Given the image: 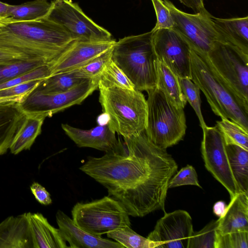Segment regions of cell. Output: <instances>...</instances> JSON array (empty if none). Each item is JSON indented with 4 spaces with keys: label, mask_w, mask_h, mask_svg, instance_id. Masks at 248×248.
I'll return each mask as SVG.
<instances>
[{
    "label": "cell",
    "mask_w": 248,
    "mask_h": 248,
    "mask_svg": "<svg viewBox=\"0 0 248 248\" xmlns=\"http://www.w3.org/2000/svg\"><path fill=\"white\" fill-rule=\"evenodd\" d=\"M123 139L102 156H88L79 170L106 187L129 216L165 212L168 185L177 171V163L166 149L151 142L145 130Z\"/></svg>",
    "instance_id": "1"
},
{
    "label": "cell",
    "mask_w": 248,
    "mask_h": 248,
    "mask_svg": "<svg viewBox=\"0 0 248 248\" xmlns=\"http://www.w3.org/2000/svg\"><path fill=\"white\" fill-rule=\"evenodd\" d=\"M75 40L48 17L30 21L0 18V49L25 55L49 66Z\"/></svg>",
    "instance_id": "2"
},
{
    "label": "cell",
    "mask_w": 248,
    "mask_h": 248,
    "mask_svg": "<svg viewBox=\"0 0 248 248\" xmlns=\"http://www.w3.org/2000/svg\"><path fill=\"white\" fill-rule=\"evenodd\" d=\"M154 31L124 37L113 46L111 60L139 91L156 87L157 58L154 49Z\"/></svg>",
    "instance_id": "3"
},
{
    "label": "cell",
    "mask_w": 248,
    "mask_h": 248,
    "mask_svg": "<svg viewBox=\"0 0 248 248\" xmlns=\"http://www.w3.org/2000/svg\"><path fill=\"white\" fill-rule=\"evenodd\" d=\"M99 101L114 132L126 138L145 130L147 104L141 91L98 86Z\"/></svg>",
    "instance_id": "4"
},
{
    "label": "cell",
    "mask_w": 248,
    "mask_h": 248,
    "mask_svg": "<svg viewBox=\"0 0 248 248\" xmlns=\"http://www.w3.org/2000/svg\"><path fill=\"white\" fill-rule=\"evenodd\" d=\"M191 80L201 90L214 113L248 130V113L201 55L191 49Z\"/></svg>",
    "instance_id": "5"
},
{
    "label": "cell",
    "mask_w": 248,
    "mask_h": 248,
    "mask_svg": "<svg viewBox=\"0 0 248 248\" xmlns=\"http://www.w3.org/2000/svg\"><path fill=\"white\" fill-rule=\"evenodd\" d=\"M147 92L146 134L155 145L166 150L178 143L186 134L184 108L174 106L156 87Z\"/></svg>",
    "instance_id": "6"
},
{
    "label": "cell",
    "mask_w": 248,
    "mask_h": 248,
    "mask_svg": "<svg viewBox=\"0 0 248 248\" xmlns=\"http://www.w3.org/2000/svg\"><path fill=\"white\" fill-rule=\"evenodd\" d=\"M200 55L248 113V54L232 45L217 41L206 55Z\"/></svg>",
    "instance_id": "7"
},
{
    "label": "cell",
    "mask_w": 248,
    "mask_h": 248,
    "mask_svg": "<svg viewBox=\"0 0 248 248\" xmlns=\"http://www.w3.org/2000/svg\"><path fill=\"white\" fill-rule=\"evenodd\" d=\"M71 215L78 227L95 236L131 227L129 215L125 207L108 195L89 202H77Z\"/></svg>",
    "instance_id": "8"
},
{
    "label": "cell",
    "mask_w": 248,
    "mask_h": 248,
    "mask_svg": "<svg viewBox=\"0 0 248 248\" xmlns=\"http://www.w3.org/2000/svg\"><path fill=\"white\" fill-rule=\"evenodd\" d=\"M163 1L173 18V29L197 54L206 55L216 42H224L209 12L188 14L178 9L169 0Z\"/></svg>",
    "instance_id": "9"
},
{
    "label": "cell",
    "mask_w": 248,
    "mask_h": 248,
    "mask_svg": "<svg viewBox=\"0 0 248 248\" xmlns=\"http://www.w3.org/2000/svg\"><path fill=\"white\" fill-rule=\"evenodd\" d=\"M98 77L85 80L71 90L63 93H45L36 88L27 93L19 102L26 115H38L46 117L81 104L98 89Z\"/></svg>",
    "instance_id": "10"
},
{
    "label": "cell",
    "mask_w": 248,
    "mask_h": 248,
    "mask_svg": "<svg viewBox=\"0 0 248 248\" xmlns=\"http://www.w3.org/2000/svg\"><path fill=\"white\" fill-rule=\"evenodd\" d=\"M48 18L61 25L75 40L106 41L113 40L111 33L84 14L71 0H55Z\"/></svg>",
    "instance_id": "11"
},
{
    "label": "cell",
    "mask_w": 248,
    "mask_h": 248,
    "mask_svg": "<svg viewBox=\"0 0 248 248\" xmlns=\"http://www.w3.org/2000/svg\"><path fill=\"white\" fill-rule=\"evenodd\" d=\"M201 145L206 169L226 189L231 199L239 193L230 168L223 136L216 125L203 129Z\"/></svg>",
    "instance_id": "12"
},
{
    "label": "cell",
    "mask_w": 248,
    "mask_h": 248,
    "mask_svg": "<svg viewBox=\"0 0 248 248\" xmlns=\"http://www.w3.org/2000/svg\"><path fill=\"white\" fill-rule=\"evenodd\" d=\"M152 41L158 61L164 63L179 78L191 79V49L178 32L173 29H159L154 31Z\"/></svg>",
    "instance_id": "13"
},
{
    "label": "cell",
    "mask_w": 248,
    "mask_h": 248,
    "mask_svg": "<svg viewBox=\"0 0 248 248\" xmlns=\"http://www.w3.org/2000/svg\"><path fill=\"white\" fill-rule=\"evenodd\" d=\"M192 221L189 214L185 210L165 212L147 238L152 242L154 248H188L194 232Z\"/></svg>",
    "instance_id": "14"
},
{
    "label": "cell",
    "mask_w": 248,
    "mask_h": 248,
    "mask_svg": "<svg viewBox=\"0 0 248 248\" xmlns=\"http://www.w3.org/2000/svg\"><path fill=\"white\" fill-rule=\"evenodd\" d=\"M115 42L113 39L106 41L75 40L49 66V76L78 69L111 48Z\"/></svg>",
    "instance_id": "15"
},
{
    "label": "cell",
    "mask_w": 248,
    "mask_h": 248,
    "mask_svg": "<svg viewBox=\"0 0 248 248\" xmlns=\"http://www.w3.org/2000/svg\"><path fill=\"white\" fill-rule=\"evenodd\" d=\"M59 229L71 248H124L119 243L95 236L84 231L62 211L56 214Z\"/></svg>",
    "instance_id": "16"
},
{
    "label": "cell",
    "mask_w": 248,
    "mask_h": 248,
    "mask_svg": "<svg viewBox=\"0 0 248 248\" xmlns=\"http://www.w3.org/2000/svg\"><path fill=\"white\" fill-rule=\"evenodd\" d=\"M62 127L65 133L79 147H90L108 152L118 144L114 133L107 123L99 124L90 129L85 130L62 124Z\"/></svg>",
    "instance_id": "17"
},
{
    "label": "cell",
    "mask_w": 248,
    "mask_h": 248,
    "mask_svg": "<svg viewBox=\"0 0 248 248\" xmlns=\"http://www.w3.org/2000/svg\"><path fill=\"white\" fill-rule=\"evenodd\" d=\"M23 97L0 99V156L9 149L26 116L19 103Z\"/></svg>",
    "instance_id": "18"
},
{
    "label": "cell",
    "mask_w": 248,
    "mask_h": 248,
    "mask_svg": "<svg viewBox=\"0 0 248 248\" xmlns=\"http://www.w3.org/2000/svg\"><path fill=\"white\" fill-rule=\"evenodd\" d=\"M0 248H33L28 213L8 217L0 223Z\"/></svg>",
    "instance_id": "19"
},
{
    "label": "cell",
    "mask_w": 248,
    "mask_h": 248,
    "mask_svg": "<svg viewBox=\"0 0 248 248\" xmlns=\"http://www.w3.org/2000/svg\"><path fill=\"white\" fill-rule=\"evenodd\" d=\"M248 232V193L239 192L231 199L223 215L218 218L217 232L225 234Z\"/></svg>",
    "instance_id": "20"
},
{
    "label": "cell",
    "mask_w": 248,
    "mask_h": 248,
    "mask_svg": "<svg viewBox=\"0 0 248 248\" xmlns=\"http://www.w3.org/2000/svg\"><path fill=\"white\" fill-rule=\"evenodd\" d=\"M33 248H67L60 231L41 213L28 212Z\"/></svg>",
    "instance_id": "21"
},
{
    "label": "cell",
    "mask_w": 248,
    "mask_h": 248,
    "mask_svg": "<svg viewBox=\"0 0 248 248\" xmlns=\"http://www.w3.org/2000/svg\"><path fill=\"white\" fill-rule=\"evenodd\" d=\"M215 27L224 43L240 49L248 54V16L220 18L213 16Z\"/></svg>",
    "instance_id": "22"
},
{
    "label": "cell",
    "mask_w": 248,
    "mask_h": 248,
    "mask_svg": "<svg viewBox=\"0 0 248 248\" xmlns=\"http://www.w3.org/2000/svg\"><path fill=\"white\" fill-rule=\"evenodd\" d=\"M156 68V87L174 106L184 108L187 101L182 92L179 77L164 63L158 60Z\"/></svg>",
    "instance_id": "23"
},
{
    "label": "cell",
    "mask_w": 248,
    "mask_h": 248,
    "mask_svg": "<svg viewBox=\"0 0 248 248\" xmlns=\"http://www.w3.org/2000/svg\"><path fill=\"white\" fill-rule=\"evenodd\" d=\"M46 117L38 115H26L18 132L14 138L9 150L14 155L30 150L41 134Z\"/></svg>",
    "instance_id": "24"
},
{
    "label": "cell",
    "mask_w": 248,
    "mask_h": 248,
    "mask_svg": "<svg viewBox=\"0 0 248 248\" xmlns=\"http://www.w3.org/2000/svg\"><path fill=\"white\" fill-rule=\"evenodd\" d=\"M230 168L239 192L248 193V150L235 144H226Z\"/></svg>",
    "instance_id": "25"
},
{
    "label": "cell",
    "mask_w": 248,
    "mask_h": 248,
    "mask_svg": "<svg viewBox=\"0 0 248 248\" xmlns=\"http://www.w3.org/2000/svg\"><path fill=\"white\" fill-rule=\"evenodd\" d=\"M52 3L46 0H34L19 5H9L6 18L17 21L35 20L47 17Z\"/></svg>",
    "instance_id": "26"
},
{
    "label": "cell",
    "mask_w": 248,
    "mask_h": 248,
    "mask_svg": "<svg viewBox=\"0 0 248 248\" xmlns=\"http://www.w3.org/2000/svg\"><path fill=\"white\" fill-rule=\"evenodd\" d=\"M87 79L79 78L72 71L57 74L42 80L36 89L45 93L67 92Z\"/></svg>",
    "instance_id": "27"
},
{
    "label": "cell",
    "mask_w": 248,
    "mask_h": 248,
    "mask_svg": "<svg viewBox=\"0 0 248 248\" xmlns=\"http://www.w3.org/2000/svg\"><path fill=\"white\" fill-rule=\"evenodd\" d=\"M216 126L221 133L226 144L238 145L248 150V130L227 118L217 121Z\"/></svg>",
    "instance_id": "28"
},
{
    "label": "cell",
    "mask_w": 248,
    "mask_h": 248,
    "mask_svg": "<svg viewBox=\"0 0 248 248\" xmlns=\"http://www.w3.org/2000/svg\"><path fill=\"white\" fill-rule=\"evenodd\" d=\"M98 86L135 89L130 80L111 59L98 76Z\"/></svg>",
    "instance_id": "29"
},
{
    "label": "cell",
    "mask_w": 248,
    "mask_h": 248,
    "mask_svg": "<svg viewBox=\"0 0 248 248\" xmlns=\"http://www.w3.org/2000/svg\"><path fill=\"white\" fill-rule=\"evenodd\" d=\"M108 237L127 248H154L153 244L147 238L138 234L130 227H126L107 233Z\"/></svg>",
    "instance_id": "30"
},
{
    "label": "cell",
    "mask_w": 248,
    "mask_h": 248,
    "mask_svg": "<svg viewBox=\"0 0 248 248\" xmlns=\"http://www.w3.org/2000/svg\"><path fill=\"white\" fill-rule=\"evenodd\" d=\"M112 47L113 46L72 72L75 76L83 79L98 77L107 63L111 59Z\"/></svg>",
    "instance_id": "31"
},
{
    "label": "cell",
    "mask_w": 248,
    "mask_h": 248,
    "mask_svg": "<svg viewBox=\"0 0 248 248\" xmlns=\"http://www.w3.org/2000/svg\"><path fill=\"white\" fill-rule=\"evenodd\" d=\"M218 219L212 220L201 230L193 232L188 248H215Z\"/></svg>",
    "instance_id": "32"
},
{
    "label": "cell",
    "mask_w": 248,
    "mask_h": 248,
    "mask_svg": "<svg viewBox=\"0 0 248 248\" xmlns=\"http://www.w3.org/2000/svg\"><path fill=\"white\" fill-rule=\"evenodd\" d=\"M179 79L182 92L186 100L195 111L202 129L206 126V124L204 121L201 108L200 89L190 78H179Z\"/></svg>",
    "instance_id": "33"
},
{
    "label": "cell",
    "mask_w": 248,
    "mask_h": 248,
    "mask_svg": "<svg viewBox=\"0 0 248 248\" xmlns=\"http://www.w3.org/2000/svg\"><path fill=\"white\" fill-rule=\"evenodd\" d=\"M44 65L46 64L40 61H21L0 65V84Z\"/></svg>",
    "instance_id": "34"
},
{
    "label": "cell",
    "mask_w": 248,
    "mask_h": 248,
    "mask_svg": "<svg viewBox=\"0 0 248 248\" xmlns=\"http://www.w3.org/2000/svg\"><path fill=\"white\" fill-rule=\"evenodd\" d=\"M215 248H248V232H217Z\"/></svg>",
    "instance_id": "35"
},
{
    "label": "cell",
    "mask_w": 248,
    "mask_h": 248,
    "mask_svg": "<svg viewBox=\"0 0 248 248\" xmlns=\"http://www.w3.org/2000/svg\"><path fill=\"white\" fill-rule=\"evenodd\" d=\"M50 74L49 66L44 65L31 72L0 84V90L10 88L31 80L44 79L48 77Z\"/></svg>",
    "instance_id": "36"
},
{
    "label": "cell",
    "mask_w": 248,
    "mask_h": 248,
    "mask_svg": "<svg viewBox=\"0 0 248 248\" xmlns=\"http://www.w3.org/2000/svg\"><path fill=\"white\" fill-rule=\"evenodd\" d=\"M185 185H193L202 188L197 172L191 165H186L175 173L169 182L168 188Z\"/></svg>",
    "instance_id": "37"
},
{
    "label": "cell",
    "mask_w": 248,
    "mask_h": 248,
    "mask_svg": "<svg viewBox=\"0 0 248 248\" xmlns=\"http://www.w3.org/2000/svg\"><path fill=\"white\" fill-rule=\"evenodd\" d=\"M156 16V23L153 31L162 29H173L174 23L168 7L163 0H151Z\"/></svg>",
    "instance_id": "38"
},
{
    "label": "cell",
    "mask_w": 248,
    "mask_h": 248,
    "mask_svg": "<svg viewBox=\"0 0 248 248\" xmlns=\"http://www.w3.org/2000/svg\"><path fill=\"white\" fill-rule=\"evenodd\" d=\"M43 80H34L0 90V99L24 96L35 88Z\"/></svg>",
    "instance_id": "39"
},
{
    "label": "cell",
    "mask_w": 248,
    "mask_h": 248,
    "mask_svg": "<svg viewBox=\"0 0 248 248\" xmlns=\"http://www.w3.org/2000/svg\"><path fill=\"white\" fill-rule=\"evenodd\" d=\"M30 189L36 200L41 204L48 205L52 203L49 193L38 183L33 182L30 186Z\"/></svg>",
    "instance_id": "40"
},
{
    "label": "cell",
    "mask_w": 248,
    "mask_h": 248,
    "mask_svg": "<svg viewBox=\"0 0 248 248\" xmlns=\"http://www.w3.org/2000/svg\"><path fill=\"white\" fill-rule=\"evenodd\" d=\"M21 61H37L20 53L0 49V65H6Z\"/></svg>",
    "instance_id": "41"
},
{
    "label": "cell",
    "mask_w": 248,
    "mask_h": 248,
    "mask_svg": "<svg viewBox=\"0 0 248 248\" xmlns=\"http://www.w3.org/2000/svg\"><path fill=\"white\" fill-rule=\"evenodd\" d=\"M182 4L191 9L195 13L208 12L204 6V0H178Z\"/></svg>",
    "instance_id": "42"
},
{
    "label": "cell",
    "mask_w": 248,
    "mask_h": 248,
    "mask_svg": "<svg viewBox=\"0 0 248 248\" xmlns=\"http://www.w3.org/2000/svg\"><path fill=\"white\" fill-rule=\"evenodd\" d=\"M226 206L224 202H218L214 205L213 207L214 213L220 217L224 213Z\"/></svg>",
    "instance_id": "43"
},
{
    "label": "cell",
    "mask_w": 248,
    "mask_h": 248,
    "mask_svg": "<svg viewBox=\"0 0 248 248\" xmlns=\"http://www.w3.org/2000/svg\"><path fill=\"white\" fill-rule=\"evenodd\" d=\"M9 5L0 1V18H6L7 17Z\"/></svg>",
    "instance_id": "44"
},
{
    "label": "cell",
    "mask_w": 248,
    "mask_h": 248,
    "mask_svg": "<svg viewBox=\"0 0 248 248\" xmlns=\"http://www.w3.org/2000/svg\"></svg>",
    "instance_id": "45"
},
{
    "label": "cell",
    "mask_w": 248,
    "mask_h": 248,
    "mask_svg": "<svg viewBox=\"0 0 248 248\" xmlns=\"http://www.w3.org/2000/svg\"></svg>",
    "instance_id": "46"
},
{
    "label": "cell",
    "mask_w": 248,
    "mask_h": 248,
    "mask_svg": "<svg viewBox=\"0 0 248 248\" xmlns=\"http://www.w3.org/2000/svg\"><path fill=\"white\" fill-rule=\"evenodd\" d=\"M1 99V98H0Z\"/></svg>",
    "instance_id": "47"
}]
</instances>
